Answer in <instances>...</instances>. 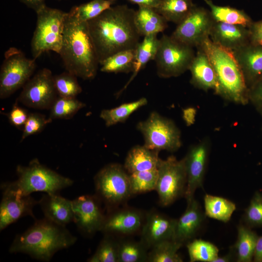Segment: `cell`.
<instances>
[{"label": "cell", "instance_id": "7dc6e473", "mask_svg": "<svg viewBox=\"0 0 262 262\" xmlns=\"http://www.w3.org/2000/svg\"><path fill=\"white\" fill-rule=\"evenodd\" d=\"M130 2L138 5V6H144L156 8L160 3L161 0H127Z\"/></svg>", "mask_w": 262, "mask_h": 262}, {"label": "cell", "instance_id": "5b68a950", "mask_svg": "<svg viewBox=\"0 0 262 262\" xmlns=\"http://www.w3.org/2000/svg\"><path fill=\"white\" fill-rule=\"evenodd\" d=\"M16 172L17 179L13 182H3L2 190L11 191L20 196L31 195L35 192L47 194H59L72 185L73 181L47 167L35 158L28 165H18Z\"/></svg>", "mask_w": 262, "mask_h": 262}, {"label": "cell", "instance_id": "4fadbf2b", "mask_svg": "<svg viewBox=\"0 0 262 262\" xmlns=\"http://www.w3.org/2000/svg\"><path fill=\"white\" fill-rule=\"evenodd\" d=\"M213 22L209 10L196 6L177 25L171 36L185 45L197 48L209 37Z\"/></svg>", "mask_w": 262, "mask_h": 262}, {"label": "cell", "instance_id": "1f68e13d", "mask_svg": "<svg viewBox=\"0 0 262 262\" xmlns=\"http://www.w3.org/2000/svg\"><path fill=\"white\" fill-rule=\"evenodd\" d=\"M135 56V49L117 52L101 62L100 70L107 73L132 72Z\"/></svg>", "mask_w": 262, "mask_h": 262}, {"label": "cell", "instance_id": "ab89813d", "mask_svg": "<svg viewBox=\"0 0 262 262\" xmlns=\"http://www.w3.org/2000/svg\"><path fill=\"white\" fill-rule=\"evenodd\" d=\"M53 81L58 96L76 98L82 91L77 77L67 71L53 76Z\"/></svg>", "mask_w": 262, "mask_h": 262}, {"label": "cell", "instance_id": "277c9868", "mask_svg": "<svg viewBox=\"0 0 262 262\" xmlns=\"http://www.w3.org/2000/svg\"><path fill=\"white\" fill-rule=\"evenodd\" d=\"M200 47L214 69L216 93L236 103H246L248 99V88L233 52L214 44L209 37Z\"/></svg>", "mask_w": 262, "mask_h": 262}, {"label": "cell", "instance_id": "3957f363", "mask_svg": "<svg viewBox=\"0 0 262 262\" xmlns=\"http://www.w3.org/2000/svg\"><path fill=\"white\" fill-rule=\"evenodd\" d=\"M77 238L65 226L44 217L14 239L9 251L29 255L33 259L49 262L59 250L73 245Z\"/></svg>", "mask_w": 262, "mask_h": 262}, {"label": "cell", "instance_id": "836d02e7", "mask_svg": "<svg viewBox=\"0 0 262 262\" xmlns=\"http://www.w3.org/2000/svg\"><path fill=\"white\" fill-rule=\"evenodd\" d=\"M116 0H92L73 7L69 13L82 22H87L98 16L114 5Z\"/></svg>", "mask_w": 262, "mask_h": 262}, {"label": "cell", "instance_id": "e575fe53", "mask_svg": "<svg viewBox=\"0 0 262 262\" xmlns=\"http://www.w3.org/2000/svg\"><path fill=\"white\" fill-rule=\"evenodd\" d=\"M191 262H213L218 256L219 250L213 243L195 239L186 244Z\"/></svg>", "mask_w": 262, "mask_h": 262}, {"label": "cell", "instance_id": "9a60e30c", "mask_svg": "<svg viewBox=\"0 0 262 262\" xmlns=\"http://www.w3.org/2000/svg\"><path fill=\"white\" fill-rule=\"evenodd\" d=\"M38 204L39 200L31 195L22 196L8 190H2L0 204V231L25 216H30L36 220L33 209Z\"/></svg>", "mask_w": 262, "mask_h": 262}, {"label": "cell", "instance_id": "74e56055", "mask_svg": "<svg viewBox=\"0 0 262 262\" xmlns=\"http://www.w3.org/2000/svg\"><path fill=\"white\" fill-rule=\"evenodd\" d=\"M85 104L76 98L58 96L50 108L49 118L51 119L72 118Z\"/></svg>", "mask_w": 262, "mask_h": 262}, {"label": "cell", "instance_id": "bcb514c9", "mask_svg": "<svg viewBox=\"0 0 262 262\" xmlns=\"http://www.w3.org/2000/svg\"><path fill=\"white\" fill-rule=\"evenodd\" d=\"M28 7L33 10L35 12L46 5V0H19Z\"/></svg>", "mask_w": 262, "mask_h": 262}, {"label": "cell", "instance_id": "c3c4849f", "mask_svg": "<svg viewBox=\"0 0 262 262\" xmlns=\"http://www.w3.org/2000/svg\"><path fill=\"white\" fill-rule=\"evenodd\" d=\"M253 260L255 262H262V236L258 237Z\"/></svg>", "mask_w": 262, "mask_h": 262}, {"label": "cell", "instance_id": "7a4b0ae2", "mask_svg": "<svg viewBox=\"0 0 262 262\" xmlns=\"http://www.w3.org/2000/svg\"><path fill=\"white\" fill-rule=\"evenodd\" d=\"M66 70L85 80L93 79L99 64L87 22L67 13L59 54Z\"/></svg>", "mask_w": 262, "mask_h": 262}, {"label": "cell", "instance_id": "f35d334b", "mask_svg": "<svg viewBox=\"0 0 262 262\" xmlns=\"http://www.w3.org/2000/svg\"><path fill=\"white\" fill-rule=\"evenodd\" d=\"M95 252L88 260L89 262H118V242L113 235L104 234Z\"/></svg>", "mask_w": 262, "mask_h": 262}, {"label": "cell", "instance_id": "52a82bcc", "mask_svg": "<svg viewBox=\"0 0 262 262\" xmlns=\"http://www.w3.org/2000/svg\"><path fill=\"white\" fill-rule=\"evenodd\" d=\"M196 53L193 48L163 34L154 59L159 77L179 76L189 70Z\"/></svg>", "mask_w": 262, "mask_h": 262}, {"label": "cell", "instance_id": "d590c367", "mask_svg": "<svg viewBox=\"0 0 262 262\" xmlns=\"http://www.w3.org/2000/svg\"><path fill=\"white\" fill-rule=\"evenodd\" d=\"M148 250L140 241H119L118 262H147Z\"/></svg>", "mask_w": 262, "mask_h": 262}, {"label": "cell", "instance_id": "30bf717a", "mask_svg": "<svg viewBox=\"0 0 262 262\" xmlns=\"http://www.w3.org/2000/svg\"><path fill=\"white\" fill-rule=\"evenodd\" d=\"M35 60L15 47L5 51L0 71V98L9 97L25 85L35 70Z\"/></svg>", "mask_w": 262, "mask_h": 262}, {"label": "cell", "instance_id": "2e32d148", "mask_svg": "<svg viewBox=\"0 0 262 262\" xmlns=\"http://www.w3.org/2000/svg\"><path fill=\"white\" fill-rule=\"evenodd\" d=\"M208 155V145L204 142L191 148L184 158L187 178L186 201L194 198L196 190L203 186Z\"/></svg>", "mask_w": 262, "mask_h": 262}, {"label": "cell", "instance_id": "d6a6232c", "mask_svg": "<svg viewBox=\"0 0 262 262\" xmlns=\"http://www.w3.org/2000/svg\"><path fill=\"white\" fill-rule=\"evenodd\" d=\"M182 246L173 240L161 242L152 247L148 252V262H182L181 257L178 253Z\"/></svg>", "mask_w": 262, "mask_h": 262}, {"label": "cell", "instance_id": "44dd1931", "mask_svg": "<svg viewBox=\"0 0 262 262\" xmlns=\"http://www.w3.org/2000/svg\"><path fill=\"white\" fill-rule=\"evenodd\" d=\"M233 53L249 89L262 76V46L250 43Z\"/></svg>", "mask_w": 262, "mask_h": 262}, {"label": "cell", "instance_id": "4316f807", "mask_svg": "<svg viewBox=\"0 0 262 262\" xmlns=\"http://www.w3.org/2000/svg\"><path fill=\"white\" fill-rule=\"evenodd\" d=\"M237 238L232 246L237 262H250L253 259L259 236L250 228L240 223L237 227Z\"/></svg>", "mask_w": 262, "mask_h": 262}, {"label": "cell", "instance_id": "ffe728a7", "mask_svg": "<svg viewBox=\"0 0 262 262\" xmlns=\"http://www.w3.org/2000/svg\"><path fill=\"white\" fill-rule=\"evenodd\" d=\"M209 38L214 44L232 52L250 43L248 28L214 21Z\"/></svg>", "mask_w": 262, "mask_h": 262}, {"label": "cell", "instance_id": "4dcf8cb0", "mask_svg": "<svg viewBox=\"0 0 262 262\" xmlns=\"http://www.w3.org/2000/svg\"><path fill=\"white\" fill-rule=\"evenodd\" d=\"M147 100L141 98L137 100L123 103L120 106L110 109H104L100 113V117L105 122L107 127H110L126 121L135 111L146 105Z\"/></svg>", "mask_w": 262, "mask_h": 262}, {"label": "cell", "instance_id": "f907efd6", "mask_svg": "<svg viewBox=\"0 0 262 262\" xmlns=\"http://www.w3.org/2000/svg\"><path fill=\"white\" fill-rule=\"evenodd\" d=\"M236 260V256L233 250L231 248L229 252L223 256H218L213 262H230Z\"/></svg>", "mask_w": 262, "mask_h": 262}, {"label": "cell", "instance_id": "e0dca14e", "mask_svg": "<svg viewBox=\"0 0 262 262\" xmlns=\"http://www.w3.org/2000/svg\"><path fill=\"white\" fill-rule=\"evenodd\" d=\"M176 222L177 219L157 211L149 212L141 229L140 241L149 249L161 242L173 240Z\"/></svg>", "mask_w": 262, "mask_h": 262}, {"label": "cell", "instance_id": "d6986e66", "mask_svg": "<svg viewBox=\"0 0 262 262\" xmlns=\"http://www.w3.org/2000/svg\"><path fill=\"white\" fill-rule=\"evenodd\" d=\"M187 207L177 219L173 240L182 246L194 239L206 216L198 202L193 198L187 201Z\"/></svg>", "mask_w": 262, "mask_h": 262}, {"label": "cell", "instance_id": "603a6c76", "mask_svg": "<svg viewBox=\"0 0 262 262\" xmlns=\"http://www.w3.org/2000/svg\"><path fill=\"white\" fill-rule=\"evenodd\" d=\"M191 64V83L195 87L207 91L216 87L215 74L208 55L199 46Z\"/></svg>", "mask_w": 262, "mask_h": 262}, {"label": "cell", "instance_id": "b9f144b4", "mask_svg": "<svg viewBox=\"0 0 262 262\" xmlns=\"http://www.w3.org/2000/svg\"><path fill=\"white\" fill-rule=\"evenodd\" d=\"M52 120L49 117L46 118L42 114L39 113L30 114L23 127V133L21 141L28 136L41 131L48 124L52 122Z\"/></svg>", "mask_w": 262, "mask_h": 262}, {"label": "cell", "instance_id": "816d5d0a", "mask_svg": "<svg viewBox=\"0 0 262 262\" xmlns=\"http://www.w3.org/2000/svg\"></svg>", "mask_w": 262, "mask_h": 262}, {"label": "cell", "instance_id": "7402d4cb", "mask_svg": "<svg viewBox=\"0 0 262 262\" xmlns=\"http://www.w3.org/2000/svg\"><path fill=\"white\" fill-rule=\"evenodd\" d=\"M38 204L44 217L49 220L64 226L73 222L72 200L62 197L59 194L45 193L39 200Z\"/></svg>", "mask_w": 262, "mask_h": 262}, {"label": "cell", "instance_id": "cb8c5ba5", "mask_svg": "<svg viewBox=\"0 0 262 262\" xmlns=\"http://www.w3.org/2000/svg\"><path fill=\"white\" fill-rule=\"evenodd\" d=\"M159 152L144 145L135 146L128 153L123 166L129 174L156 168L160 159Z\"/></svg>", "mask_w": 262, "mask_h": 262}, {"label": "cell", "instance_id": "f1b7e54d", "mask_svg": "<svg viewBox=\"0 0 262 262\" xmlns=\"http://www.w3.org/2000/svg\"><path fill=\"white\" fill-rule=\"evenodd\" d=\"M196 6L192 0H161L159 6L154 9L167 22L178 25Z\"/></svg>", "mask_w": 262, "mask_h": 262}, {"label": "cell", "instance_id": "681fc988", "mask_svg": "<svg viewBox=\"0 0 262 262\" xmlns=\"http://www.w3.org/2000/svg\"><path fill=\"white\" fill-rule=\"evenodd\" d=\"M196 110L194 108L185 109L183 112V117L186 123L190 125L194 123L195 120Z\"/></svg>", "mask_w": 262, "mask_h": 262}, {"label": "cell", "instance_id": "6da1fadb", "mask_svg": "<svg viewBox=\"0 0 262 262\" xmlns=\"http://www.w3.org/2000/svg\"><path fill=\"white\" fill-rule=\"evenodd\" d=\"M135 11L127 5L111 6L87 22L99 64L117 52L134 49L140 42Z\"/></svg>", "mask_w": 262, "mask_h": 262}, {"label": "cell", "instance_id": "ba28073f", "mask_svg": "<svg viewBox=\"0 0 262 262\" xmlns=\"http://www.w3.org/2000/svg\"><path fill=\"white\" fill-rule=\"evenodd\" d=\"M94 182L96 195L109 208L123 203L132 195L129 174L119 164L104 166L95 175Z\"/></svg>", "mask_w": 262, "mask_h": 262}, {"label": "cell", "instance_id": "484cf974", "mask_svg": "<svg viewBox=\"0 0 262 262\" xmlns=\"http://www.w3.org/2000/svg\"><path fill=\"white\" fill-rule=\"evenodd\" d=\"M134 22L141 36L158 34L167 27V20L154 8L139 6L135 11Z\"/></svg>", "mask_w": 262, "mask_h": 262}, {"label": "cell", "instance_id": "8d00e7d4", "mask_svg": "<svg viewBox=\"0 0 262 262\" xmlns=\"http://www.w3.org/2000/svg\"><path fill=\"white\" fill-rule=\"evenodd\" d=\"M158 178L157 168L129 174L131 195L155 190Z\"/></svg>", "mask_w": 262, "mask_h": 262}, {"label": "cell", "instance_id": "7c38bea8", "mask_svg": "<svg viewBox=\"0 0 262 262\" xmlns=\"http://www.w3.org/2000/svg\"><path fill=\"white\" fill-rule=\"evenodd\" d=\"M53 76L48 68L39 70L23 86L17 101L32 108L50 109L58 97Z\"/></svg>", "mask_w": 262, "mask_h": 262}, {"label": "cell", "instance_id": "5bb4252c", "mask_svg": "<svg viewBox=\"0 0 262 262\" xmlns=\"http://www.w3.org/2000/svg\"><path fill=\"white\" fill-rule=\"evenodd\" d=\"M101 202L96 195H82L72 200L73 222L82 234L91 236L101 230L105 217Z\"/></svg>", "mask_w": 262, "mask_h": 262}, {"label": "cell", "instance_id": "8992f818", "mask_svg": "<svg viewBox=\"0 0 262 262\" xmlns=\"http://www.w3.org/2000/svg\"><path fill=\"white\" fill-rule=\"evenodd\" d=\"M36 13V27L31 41L33 58L36 60L48 51L59 54L67 13L46 5Z\"/></svg>", "mask_w": 262, "mask_h": 262}, {"label": "cell", "instance_id": "ac0fdd59", "mask_svg": "<svg viewBox=\"0 0 262 262\" xmlns=\"http://www.w3.org/2000/svg\"><path fill=\"white\" fill-rule=\"evenodd\" d=\"M145 219L141 211L131 208L111 212L105 215L100 231L112 235H131L141 229Z\"/></svg>", "mask_w": 262, "mask_h": 262}, {"label": "cell", "instance_id": "8fae6325", "mask_svg": "<svg viewBox=\"0 0 262 262\" xmlns=\"http://www.w3.org/2000/svg\"><path fill=\"white\" fill-rule=\"evenodd\" d=\"M137 129L142 134L144 146L153 150H177L181 146L180 131L174 122L156 112L138 123Z\"/></svg>", "mask_w": 262, "mask_h": 262}, {"label": "cell", "instance_id": "f6af8a7d", "mask_svg": "<svg viewBox=\"0 0 262 262\" xmlns=\"http://www.w3.org/2000/svg\"><path fill=\"white\" fill-rule=\"evenodd\" d=\"M248 28L250 33V43L262 46V19L253 21Z\"/></svg>", "mask_w": 262, "mask_h": 262}, {"label": "cell", "instance_id": "ee69618b", "mask_svg": "<svg viewBox=\"0 0 262 262\" xmlns=\"http://www.w3.org/2000/svg\"><path fill=\"white\" fill-rule=\"evenodd\" d=\"M248 99L262 106V76L248 89Z\"/></svg>", "mask_w": 262, "mask_h": 262}, {"label": "cell", "instance_id": "9c48e42d", "mask_svg": "<svg viewBox=\"0 0 262 262\" xmlns=\"http://www.w3.org/2000/svg\"><path fill=\"white\" fill-rule=\"evenodd\" d=\"M158 178L155 191L160 205L168 206L185 195L187 178L184 158L178 160L174 156L160 159Z\"/></svg>", "mask_w": 262, "mask_h": 262}, {"label": "cell", "instance_id": "83f0119b", "mask_svg": "<svg viewBox=\"0 0 262 262\" xmlns=\"http://www.w3.org/2000/svg\"><path fill=\"white\" fill-rule=\"evenodd\" d=\"M210 8V12L215 22L237 24L248 28L253 22L250 17L243 10L229 6H219L211 0H204Z\"/></svg>", "mask_w": 262, "mask_h": 262}, {"label": "cell", "instance_id": "60d3db41", "mask_svg": "<svg viewBox=\"0 0 262 262\" xmlns=\"http://www.w3.org/2000/svg\"><path fill=\"white\" fill-rule=\"evenodd\" d=\"M243 220L250 228L262 227V193L256 192L254 194L245 210Z\"/></svg>", "mask_w": 262, "mask_h": 262}, {"label": "cell", "instance_id": "7bdbcfd3", "mask_svg": "<svg viewBox=\"0 0 262 262\" xmlns=\"http://www.w3.org/2000/svg\"><path fill=\"white\" fill-rule=\"evenodd\" d=\"M16 102L8 115L9 120L11 124L16 127H23L29 115L26 110L18 105Z\"/></svg>", "mask_w": 262, "mask_h": 262}, {"label": "cell", "instance_id": "f546056e", "mask_svg": "<svg viewBox=\"0 0 262 262\" xmlns=\"http://www.w3.org/2000/svg\"><path fill=\"white\" fill-rule=\"evenodd\" d=\"M204 205L206 216L224 223L230 220L236 208L231 201L209 194L204 196Z\"/></svg>", "mask_w": 262, "mask_h": 262}, {"label": "cell", "instance_id": "d4e9b609", "mask_svg": "<svg viewBox=\"0 0 262 262\" xmlns=\"http://www.w3.org/2000/svg\"><path fill=\"white\" fill-rule=\"evenodd\" d=\"M159 44V39L157 38V34L144 36L143 41L137 44L135 48L132 74L124 86L117 93V96L127 88L140 71L145 67L149 61L154 60Z\"/></svg>", "mask_w": 262, "mask_h": 262}]
</instances>
